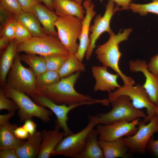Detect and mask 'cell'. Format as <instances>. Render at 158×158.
<instances>
[{
  "instance_id": "obj_1",
  "label": "cell",
  "mask_w": 158,
  "mask_h": 158,
  "mask_svg": "<svg viewBox=\"0 0 158 158\" xmlns=\"http://www.w3.org/2000/svg\"><path fill=\"white\" fill-rule=\"evenodd\" d=\"M80 72H76L61 78L52 85L37 87L35 96L47 98L56 104L69 105L93 101L94 99L90 96L78 92L75 85L79 77Z\"/></svg>"
},
{
  "instance_id": "obj_2",
  "label": "cell",
  "mask_w": 158,
  "mask_h": 158,
  "mask_svg": "<svg viewBox=\"0 0 158 158\" xmlns=\"http://www.w3.org/2000/svg\"><path fill=\"white\" fill-rule=\"evenodd\" d=\"M132 31L131 28L125 29L116 35L113 32L109 35L108 40L98 46L95 51L97 59L103 66L110 68L115 71L121 78L124 85H134L135 82L133 78L124 74L119 68L122 54L119 50V44L127 40Z\"/></svg>"
},
{
  "instance_id": "obj_3",
  "label": "cell",
  "mask_w": 158,
  "mask_h": 158,
  "mask_svg": "<svg viewBox=\"0 0 158 158\" xmlns=\"http://www.w3.org/2000/svg\"><path fill=\"white\" fill-rule=\"evenodd\" d=\"M3 90L6 96L13 100L18 107V114L20 122L34 117L45 123L51 121L52 111L34 102L24 93L12 87L6 83L3 85Z\"/></svg>"
},
{
  "instance_id": "obj_4",
  "label": "cell",
  "mask_w": 158,
  "mask_h": 158,
  "mask_svg": "<svg viewBox=\"0 0 158 158\" xmlns=\"http://www.w3.org/2000/svg\"><path fill=\"white\" fill-rule=\"evenodd\" d=\"M17 53L38 55L44 56H68L70 54L57 37L46 35L32 37L26 41L17 44Z\"/></svg>"
},
{
  "instance_id": "obj_5",
  "label": "cell",
  "mask_w": 158,
  "mask_h": 158,
  "mask_svg": "<svg viewBox=\"0 0 158 158\" xmlns=\"http://www.w3.org/2000/svg\"><path fill=\"white\" fill-rule=\"evenodd\" d=\"M129 97L123 95L117 97L111 103L112 109L109 111L98 114V124L108 125L122 121L131 122L147 117L144 112L135 108Z\"/></svg>"
},
{
  "instance_id": "obj_6",
  "label": "cell",
  "mask_w": 158,
  "mask_h": 158,
  "mask_svg": "<svg viewBox=\"0 0 158 158\" xmlns=\"http://www.w3.org/2000/svg\"><path fill=\"white\" fill-rule=\"evenodd\" d=\"M98 115L88 116L89 122L84 128L76 133L65 136L53 151L52 155L76 158L83 148L89 133L98 124Z\"/></svg>"
},
{
  "instance_id": "obj_7",
  "label": "cell",
  "mask_w": 158,
  "mask_h": 158,
  "mask_svg": "<svg viewBox=\"0 0 158 158\" xmlns=\"http://www.w3.org/2000/svg\"><path fill=\"white\" fill-rule=\"evenodd\" d=\"M6 82L12 87L23 92L33 99L35 96L36 76L30 68H27L21 63L18 53L15 57Z\"/></svg>"
},
{
  "instance_id": "obj_8",
  "label": "cell",
  "mask_w": 158,
  "mask_h": 158,
  "mask_svg": "<svg viewBox=\"0 0 158 158\" xmlns=\"http://www.w3.org/2000/svg\"><path fill=\"white\" fill-rule=\"evenodd\" d=\"M58 38L70 54H75L79 44L77 41L82 29V20L74 16H59L55 22Z\"/></svg>"
},
{
  "instance_id": "obj_9",
  "label": "cell",
  "mask_w": 158,
  "mask_h": 158,
  "mask_svg": "<svg viewBox=\"0 0 158 158\" xmlns=\"http://www.w3.org/2000/svg\"><path fill=\"white\" fill-rule=\"evenodd\" d=\"M123 95L129 97L133 105L136 108L140 109L143 108L146 109L147 117L143 120L145 123L149 122L156 115L155 106L150 101L143 85H124L114 91L108 92L107 99L111 103L117 97Z\"/></svg>"
},
{
  "instance_id": "obj_10",
  "label": "cell",
  "mask_w": 158,
  "mask_h": 158,
  "mask_svg": "<svg viewBox=\"0 0 158 158\" xmlns=\"http://www.w3.org/2000/svg\"><path fill=\"white\" fill-rule=\"evenodd\" d=\"M137 126L138 130L134 134L123 139L131 153L142 154L145 152L151 138L158 133V116H154L147 124L140 121Z\"/></svg>"
},
{
  "instance_id": "obj_11",
  "label": "cell",
  "mask_w": 158,
  "mask_h": 158,
  "mask_svg": "<svg viewBox=\"0 0 158 158\" xmlns=\"http://www.w3.org/2000/svg\"><path fill=\"white\" fill-rule=\"evenodd\" d=\"M115 4L113 1L109 0L106 6V9L104 15L102 16L98 15L94 19L93 24L90 27V43L85 55L87 60L90 58L96 47L97 40L100 35L105 32L109 35L113 32L110 27V21L115 13L118 11L115 7Z\"/></svg>"
},
{
  "instance_id": "obj_12",
  "label": "cell",
  "mask_w": 158,
  "mask_h": 158,
  "mask_svg": "<svg viewBox=\"0 0 158 158\" xmlns=\"http://www.w3.org/2000/svg\"><path fill=\"white\" fill-rule=\"evenodd\" d=\"M35 103L44 107L49 109L56 115L57 118L55 121V126L59 129H62L64 136L73 133L67 125V121L69 118L68 113L73 109L79 106L85 105H91L96 103H100L101 99L85 102L80 104L66 105L56 104L49 99L42 96L36 97L33 100Z\"/></svg>"
},
{
  "instance_id": "obj_13",
  "label": "cell",
  "mask_w": 158,
  "mask_h": 158,
  "mask_svg": "<svg viewBox=\"0 0 158 158\" xmlns=\"http://www.w3.org/2000/svg\"><path fill=\"white\" fill-rule=\"evenodd\" d=\"M140 121L137 119L131 122L119 121L108 125L99 124L96 129L99 133V140L110 141L121 138L131 136L138 129V124Z\"/></svg>"
},
{
  "instance_id": "obj_14",
  "label": "cell",
  "mask_w": 158,
  "mask_h": 158,
  "mask_svg": "<svg viewBox=\"0 0 158 158\" xmlns=\"http://www.w3.org/2000/svg\"><path fill=\"white\" fill-rule=\"evenodd\" d=\"M129 65L132 72L143 74L145 80L143 86L151 102L155 107H158V75L149 71L145 60H130Z\"/></svg>"
},
{
  "instance_id": "obj_15",
  "label": "cell",
  "mask_w": 158,
  "mask_h": 158,
  "mask_svg": "<svg viewBox=\"0 0 158 158\" xmlns=\"http://www.w3.org/2000/svg\"><path fill=\"white\" fill-rule=\"evenodd\" d=\"M83 6L85 11L84 18L82 20V27L79 38V43L78 50L75 54L78 59L82 62L89 46L90 40L89 32L90 23L96 12L94 10L95 5L92 0H85Z\"/></svg>"
},
{
  "instance_id": "obj_16",
  "label": "cell",
  "mask_w": 158,
  "mask_h": 158,
  "mask_svg": "<svg viewBox=\"0 0 158 158\" xmlns=\"http://www.w3.org/2000/svg\"><path fill=\"white\" fill-rule=\"evenodd\" d=\"M107 68L104 66L92 67V74L95 81L93 89L94 91H101L109 92L121 87L117 82L119 75L117 73L113 74L109 72Z\"/></svg>"
},
{
  "instance_id": "obj_17",
  "label": "cell",
  "mask_w": 158,
  "mask_h": 158,
  "mask_svg": "<svg viewBox=\"0 0 158 158\" xmlns=\"http://www.w3.org/2000/svg\"><path fill=\"white\" fill-rule=\"evenodd\" d=\"M59 129L55 126L54 129L47 130L44 129L42 130V139L37 158H49L52 155L53 151L64 137V132H59Z\"/></svg>"
},
{
  "instance_id": "obj_18",
  "label": "cell",
  "mask_w": 158,
  "mask_h": 158,
  "mask_svg": "<svg viewBox=\"0 0 158 158\" xmlns=\"http://www.w3.org/2000/svg\"><path fill=\"white\" fill-rule=\"evenodd\" d=\"M47 35L58 37L55 23L58 16L54 11L49 9L41 3L38 4L33 12Z\"/></svg>"
},
{
  "instance_id": "obj_19",
  "label": "cell",
  "mask_w": 158,
  "mask_h": 158,
  "mask_svg": "<svg viewBox=\"0 0 158 158\" xmlns=\"http://www.w3.org/2000/svg\"><path fill=\"white\" fill-rule=\"evenodd\" d=\"M53 6L58 16H73L82 20L85 14L81 4L72 0H53Z\"/></svg>"
},
{
  "instance_id": "obj_20",
  "label": "cell",
  "mask_w": 158,
  "mask_h": 158,
  "mask_svg": "<svg viewBox=\"0 0 158 158\" xmlns=\"http://www.w3.org/2000/svg\"><path fill=\"white\" fill-rule=\"evenodd\" d=\"M99 142L103 152L104 158L126 157L131 153L126 145L123 137L113 141L99 140Z\"/></svg>"
},
{
  "instance_id": "obj_21",
  "label": "cell",
  "mask_w": 158,
  "mask_h": 158,
  "mask_svg": "<svg viewBox=\"0 0 158 158\" xmlns=\"http://www.w3.org/2000/svg\"><path fill=\"white\" fill-rule=\"evenodd\" d=\"M42 137L41 132L30 135L27 141L16 149L19 158H35L39 153Z\"/></svg>"
},
{
  "instance_id": "obj_22",
  "label": "cell",
  "mask_w": 158,
  "mask_h": 158,
  "mask_svg": "<svg viewBox=\"0 0 158 158\" xmlns=\"http://www.w3.org/2000/svg\"><path fill=\"white\" fill-rule=\"evenodd\" d=\"M18 127L16 124L10 122L0 125V150L7 148L16 149L25 142L16 136L14 130Z\"/></svg>"
},
{
  "instance_id": "obj_23",
  "label": "cell",
  "mask_w": 158,
  "mask_h": 158,
  "mask_svg": "<svg viewBox=\"0 0 158 158\" xmlns=\"http://www.w3.org/2000/svg\"><path fill=\"white\" fill-rule=\"evenodd\" d=\"M99 135L97 129L92 130L83 148L76 158H104L102 150L99 144Z\"/></svg>"
},
{
  "instance_id": "obj_24",
  "label": "cell",
  "mask_w": 158,
  "mask_h": 158,
  "mask_svg": "<svg viewBox=\"0 0 158 158\" xmlns=\"http://www.w3.org/2000/svg\"><path fill=\"white\" fill-rule=\"evenodd\" d=\"M17 44L14 39L11 40L1 53L0 61V82L2 86L6 82L7 75L17 53Z\"/></svg>"
},
{
  "instance_id": "obj_25",
  "label": "cell",
  "mask_w": 158,
  "mask_h": 158,
  "mask_svg": "<svg viewBox=\"0 0 158 158\" xmlns=\"http://www.w3.org/2000/svg\"><path fill=\"white\" fill-rule=\"evenodd\" d=\"M15 18L17 21L20 22L24 25L32 37L41 36L47 35L33 13L23 11L15 17Z\"/></svg>"
},
{
  "instance_id": "obj_26",
  "label": "cell",
  "mask_w": 158,
  "mask_h": 158,
  "mask_svg": "<svg viewBox=\"0 0 158 158\" xmlns=\"http://www.w3.org/2000/svg\"><path fill=\"white\" fill-rule=\"evenodd\" d=\"M85 70V65L78 59L75 54H70L58 72L61 78L76 72H84Z\"/></svg>"
},
{
  "instance_id": "obj_27",
  "label": "cell",
  "mask_w": 158,
  "mask_h": 158,
  "mask_svg": "<svg viewBox=\"0 0 158 158\" xmlns=\"http://www.w3.org/2000/svg\"><path fill=\"white\" fill-rule=\"evenodd\" d=\"M21 61L28 65L36 76L43 73L47 70L44 57L37 54L25 53L19 55Z\"/></svg>"
},
{
  "instance_id": "obj_28",
  "label": "cell",
  "mask_w": 158,
  "mask_h": 158,
  "mask_svg": "<svg viewBox=\"0 0 158 158\" xmlns=\"http://www.w3.org/2000/svg\"><path fill=\"white\" fill-rule=\"evenodd\" d=\"M150 3L145 4L130 3V9L135 13H138L141 16H146L149 13L158 15V0H152Z\"/></svg>"
},
{
  "instance_id": "obj_29",
  "label": "cell",
  "mask_w": 158,
  "mask_h": 158,
  "mask_svg": "<svg viewBox=\"0 0 158 158\" xmlns=\"http://www.w3.org/2000/svg\"><path fill=\"white\" fill-rule=\"evenodd\" d=\"M61 79L58 72L47 70L36 77L37 87L52 85L59 81Z\"/></svg>"
},
{
  "instance_id": "obj_30",
  "label": "cell",
  "mask_w": 158,
  "mask_h": 158,
  "mask_svg": "<svg viewBox=\"0 0 158 158\" xmlns=\"http://www.w3.org/2000/svg\"><path fill=\"white\" fill-rule=\"evenodd\" d=\"M69 56H44L47 70L58 72Z\"/></svg>"
},
{
  "instance_id": "obj_31",
  "label": "cell",
  "mask_w": 158,
  "mask_h": 158,
  "mask_svg": "<svg viewBox=\"0 0 158 158\" xmlns=\"http://www.w3.org/2000/svg\"><path fill=\"white\" fill-rule=\"evenodd\" d=\"M17 21L15 17L10 18L3 26L0 32V37L11 41L14 39Z\"/></svg>"
},
{
  "instance_id": "obj_32",
  "label": "cell",
  "mask_w": 158,
  "mask_h": 158,
  "mask_svg": "<svg viewBox=\"0 0 158 158\" xmlns=\"http://www.w3.org/2000/svg\"><path fill=\"white\" fill-rule=\"evenodd\" d=\"M0 8L9 12L15 17L23 12L18 0H0Z\"/></svg>"
},
{
  "instance_id": "obj_33",
  "label": "cell",
  "mask_w": 158,
  "mask_h": 158,
  "mask_svg": "<svg viewBox=\"0 0 158 158\" xmlns=\"http://www.w3.org/2000/svg\"><path fill=\"white\" fill-rule=\"evenodd\" d=\"M32 37L31 33L24 25L17 21L14 39L17 44L23 42Z\"/></svg>"
},
{
  "instance_id": "obj_34",
  "label": "cell",
  "mask_w": 158,
  "mask_h": 158,
  "mask_svg": "<svg viewBox=\"0 0 158 158\" xmlns=\"http://www.w3.org/2000/svg\"><path fill=\"white\" fill-rule=\"evenodd\" d=\"M19 109L13 100H11L5 95L3 89L0 90V110H6L9 112L16 111Z\"/></svg>"
},
{
  "instance_id": "obj_35",
  "label": "cell",
  "mask_w": 158,
  "mask_h": 158,
  "mask_svg": "<svg viewBox=\"0 0 158 158\" xmlns=\"http://www.w3.org/2000/svg\"><path fill=\"white\" fill-rule=\"evenodd\" d=\"M23 11L33 13L37 6L42 2L41 0H18Z\"/></svg>"
},
{
  "instance_id": "obj_36",
  "label": "cell",
  "mask_w": 158,
  "mask_h": 158,
  "mask_svg": "<svg viewBox=\"0 0 158 158\" xmlns=\"http://www.w3.org/2000/svg\"><path fill=\"white\" fill-rule=\"evenodd\" d=\"M153 156L158 158V139L155 140L153 136L150 140L146 149Z\"/></svg>"
},
{
  "instance_id": "obj_37",
  "label": "cell",
  "mask_w": 158,
  "mask_h": 158,
  "mask_svg": "<svg viewBox=\"0 0 158 158\" xmlns=\"http://www.w3.org/2000/svg\"><path fill=\"white\" fill-rule=\"evenodd\" d=\"M147 66L150 71L158 75V54L151 58Z\"/></svg>"
},
{
  "instance_id": "obj_38",
  "label": "cell",
  "mask_w": 158,
  "mask_h": 158,
  "mask_svg": "<svg viewBox=\"0 0 158 158\" xmlns=\"http://www.w3.org/2000/svg\"><path fill=\"white\" fill-rule=\"evenodd\" d=\"M22 126L30 135H33L37 131V125L32 119H29L25 121Z\"/></svg>"
},
{
  "instance_id": "obj_39",
  "label": "cell",
  "mask_w": 158,
  "mask_h": 158,
  "mask_svg": "<svg viewBox=\"0 0 158 158\" xmlns=\"http://www.w3.org/2000/svg\"><path fill=\"white\" fill-rule=\"evenodd\" d=\"M0 158H19L16 149L7 148L0 150Z\"/></svg>"
},
{
  "instance_id": "obj_40",
  "label": "cell",
  "mask_w": 158,
  "mask_h": 158,
  "mask_svg": "<svg viewBox=\"0 0 158 158\" xmlns=\"http://www.w3.org/2000/svg\"><path fill=\"white\" fill-rule=\"evenodd\" d=\"M16 137L22 140L27 139L30 134L23 126L17 127L14 130Z\"/></svg>"
},
{
  "instance_id": "obj_41",
  "label": "cell",
  "mask_w": 158,
  "mask_h": 158,
  "mask_svg": "<svg viewBox=\"0 0 158 158\" xmlns=\"http://www.w3.org/2000/svg\"><path fill=\"white\" fill-rule=\"evenodd\" d=\"M116 5V7L120 11L122 10H127L130 9L129 6L131 1L133 0H112Z\"/></svg>"
},
{
  "instance_id": "obj_42",
  "label": "cell",
  "mask_w": 158,
  "mask_h": 158,
  "mask_svg": "<svg viewBox=\"0 0 158 158\" xmlns=\"http://www.w3.org/2000/svg\"><path fill=\"white\" fill-rule=\"evenodd\" d=\"M0 21L3 26L11 18L15 16L9 12L0 8Z\"/></svg>"
},
{
  "instance_id": "obj_43",
  "label": "cell",
  "mask_w": 158,
  "mask_h": 158,
  "mask_svg": "<svg viewBox=\"0 0 158 158\" xmlns=\"http://www.w3.org/2000/svg\"><path fill=\"white\" fill-rule=\"evenodd\" d=\"M15 111L9 112L5 114L0 115V125L9 122V120L15 115Z\"/></svg>"
},
{
  "instance_id": "obj_44",
  "label": "cell",
  "mask_w": 158,
  "mask_h": 158,
  "mask_svg": "<svg viewBox=\"0 0 158 158\" xmlns=\"http://www.w3.org/2000/svg\"><path fill=\"white\" fill-rule=\"evenodd\" d=\"M11 41L5 38L0 37V52L4 49H5Z\"/></svg>"
},
{
  "instance_id": "obj_45",
  "label": "cell",
  "mask_w": 158,
  "mask_h": 158,
  "mask_svg": "<svg viewBox=\"0 0 158 158\" xmlns=\"http://www.w3.org/2000/svg\"><path fill=\"white\" fill-rule=\"evenodd\" d=\"M45 6L50 10L54 11L53 6V0H41Z\"/></svg>"
},
{
  "instance_id": "obj_46",
  "label": "cell",
  "mask_w": 158,
  "mask_h": 158,
  "mask_svg": "<svg viewBox=\"0 0 158 158\" xmlns=\"http://www.w3.org/2000/svg\"><path fill=\"white\" fill-rule=\"evenodd\" d=\"M154 111L156 115L158 116V107H155Z\"/></svg>"
},
{
  "instance_id": "obj_47",
  "label": "cell",
  "mask_w": 158,
  "mask_h": 158,
  "mask_svg": "<svg viewBox=\"0 0 158 158\" xmlns=\"http://www.w3.org/2000/svg\"><path fill=\"white\" fill-rule=\"evenodd\" d=\"M72 0L76 2H77L78 3L80 4H82V3L83 1V0Z\"/></svg>"
}]
</instances>
